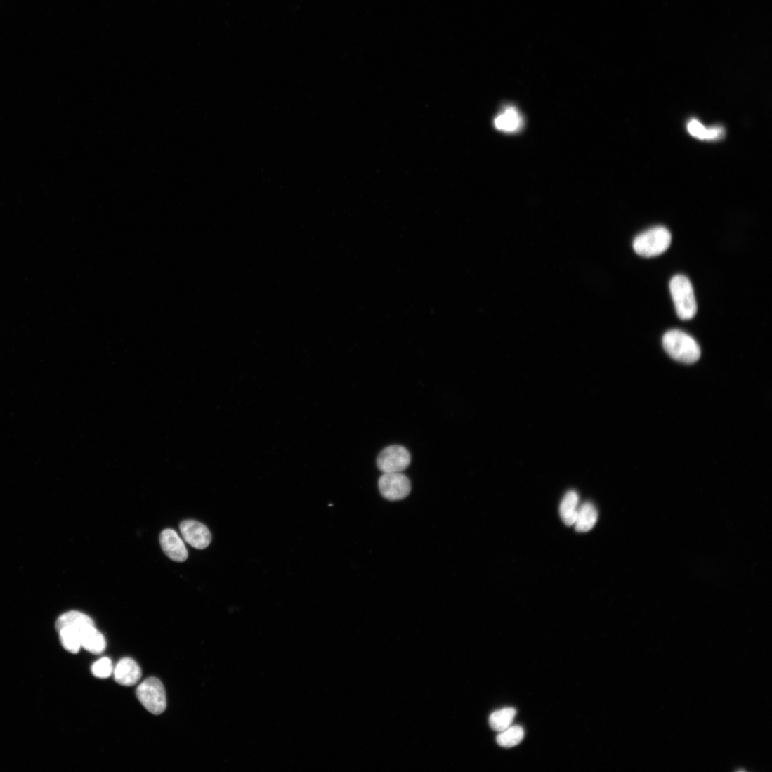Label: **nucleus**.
<instances>
[{"mask_svg":"<svg viewBox=\"0 0 772 772\" xmlns=\"http://www.w3.org/2000/svg\"><path fill=\"white\" fill-rule=\"evenodd\" d=\"M662 342L666 352L681 362L693 364L701 356V349L698 342L681 331L672 330L667 332Z\"/></svg>","mask_w":772,"mask_h":772,"instance_id":"nucleus-1","label":"nucleus"},{"mask_svg":"<svg viewBox=\"0 0 772 772\" xmlns=\"http://www.w3.org/2000/svg\"><path fill=\"white\" fill-rule=\"evenodd\" d=\"M672 242V235L665 227L651 228L634 240L633 248L640 256L653 258L660 256L668 250Z\"/></svg>","mask_w":772,"mask_h":772,"instance_id":"nucleus-2","label":"nucleus"},{"mask_svg":"<svg viewBox=\"0 0 772 772\" xmlns=\"http://www.w3.org/2000/svg\"><path fill=\"white\" fill-rule=\"evenodd\" d=\"M670 291L678 317L683 320L693 318L698 312L694 289L684 275H677L670 282Z\"/></svg>","mask_w":772,"mask_h":772,"instance_id":"nucleus-3","label":"nucleus"},{"mask_svg":"<svg viewBox=\"0 0 772 772\" xmlns=\"http://www.w3.org/2000/svg\"><path fill=\"white\" fill-rule=\"evenodd\" d=\"M136 695L142 705L155 715L161 714L166 709L164 686L155 677H150L140 683L137 688Z\"/></svg>","mask_w":772,"mask_h":772,"instance_id":"nucleus-4","label":"nucleus"},{"mask_svg":"<svg viewBox=\"0 0 772 772\" xmlns=\"http://www.w3.org/2000/svg\"><path fill=\"white\" fill-rule=\"evenodd\" d=\"M379 489L386 499L400 501L410 495L412 484L409 478L401 473H384L379 480Z\"/></svg>","mask_w":772,"mask_h":772,"instance_id":"nucleus-5","label":"nucleus"},{"mask_svg":"<svg viewBox=\"0 0 772 772\" xmlns=\"http://www.w3.org/2000/svg\"><path fill=\"white\" fill-rule=\"evenodd\" d=\"M412 462L411 454L401 445H391L384 449L377 458V466L384 473H401Z\"/></svg>","mask_w":772,"mask_h":772,"instance_id":"nucleus-6","label":"nucleus"},{"mask_svg":"<svg viewBox=\"0 0 772 772\" xmlns=\"http://www.w3.org/2000/svg\"><path fill=\"white\" fill-rule=\"evenodd\" d=\"M180 530L185 541L197 549H204L211 542L212 536L208 527L197 521H182Z\"/></svg>","mask_w":772,"mask_h":772,"instance_id":"nucleus-7","label":"nucleus"},{"mask_svg":"<svg viewBox=\"0 0 772 772\" xmlns=\"http://www.w3.org/2000/svg\"><path fill=\"white\" fill-rule=\"evenodd\" d=\"M159 543L162 551L171 560L183 562L188 558L186 547L174 530L169 529L162 532L159 536Z\"/></svg>","mask_w":772,"mask_h":772,"instance_id":"nucleus-8","label":"nucleus"},{"mask_svg":"<svg viewBox=\"0 0 772 772\" xmlns=\"http://www.w3.org/2000/svg\"><path fill=\"white\" fill-rule=\"evenodd\" d=\"M117 683L122 686L136 685L141 679L142 671L138 663L131 658H124L118 662L113 671Z\"/></svg>","mask_w":772,"mask_h":772,"instance_id":"nucleus-9","label":"nucleus"},{"mask_svg":"<svg viewBox=\"0 0 772 772\" xmlns=\"http://www.w3.org/2000/svg\"><path fill=\"white\" fill-rule=\"evenodd\" d=\"M523 124V119L514 107H507L495 119V126L500 131L512 133L518 132Z\"/></svg>","mask_w":772,"mask_h":772,"instance_id":"nucleus-10","label":"nucleus"},{"mask_svg":"<svg viewBox=\"0 0 772 772\" xmlns=\"http://www.w3.org/2000/svg\"><path fill=\"white\" fill-rule=\"evenodd\" d=\"M688 133L700 140L717 141L724 137L725 130L722 126L705 127L700 120L693 118L687 123Z\"/></svg>","mask_w":772,"mask_h":772,"instance_id":"nucleus-11","label":"nucleus"},{"mask_svg":"<svg viewBox=\"0 0 772 772\" xmlns=\"http://www.w3.org/2000/svg\"><path fill=\"white\" fill-rule=\"evenodd\" d=\"M579 496L575 491L565 494L560 505V515L567 525H575L578 516Z\"/></svg>","mask_w":772,"mask_h":772,"instance_id":"nucleus-12","label":"nucleus"},{"mask_svg":"<svg viewBox=\"0 0 772 772\" xmlns=\"http://www.w3.org/2000/svg\"><path fill=\"white\" fill-rule=\"evenodd\" d=\"M598 513L595 506L589 502L584 503L579 508L578 516L575 523L578 532L591 531L596 523Z\"/></svg>","mask_w":772,"mask_h":772,"instance_id":"nucleus-13","label":"nucleus"},{"mask_svg":"<svg viewBox=\"0 0 772 772\" xmlns=\"http://www.w3.org/2000/svg\"><path fill=\"white\" fill-rule=\"evenodd\" d=\"M63 646L67 652L77 654L81 647L80 636L78 631L73 627H63L57 629Z\"/></svg>","mask_w":772,"mask_h":772,"instance_id":"nucleus-14","label":"nucleus"},{"mask_svg":"<svg viewBox=\"0 0 772 772\" xmlns=\"http://www.w3.org/2000/svg\"><path fill=\"white\" fill-rule=\"evenodd\" d=\"M524 738V730L521 726H511L499 733L497 738L498 745L504 748L518 745Z\"/></svg>","mask_w":772,"mask_h":772,"instance_id":"nucleus-15","label":"nucleus"},{"mask_svg":"<svg viewBox=\"0 0 772 772\" xmlns=\"http://www.w3.org/2000/svg\"><path fill=\"white\" fill-rule=\"evenodd\" d=\"M516 714V710L513 708H504L492 713L490 717L491 728L502 733L511 726Z\"/></svg>","mask_w":772,"mask_h":772,"instance_id":"nucleus-16","label":"nucleus"},{"mask_svg":"<svg viewBox=\"0 0 772 772\" xmlns=\"http://www.w3.org/2000/svg\"><path fill=\"white\" fill-rule=\"evenodd\" d=\"M93 674L99 679H107L113 673L114 669L112 661L107 657L102 658L92 666Z\"/></svg>","mask_w":772,"mask_h":772,"instance_id":"nucleus-17","label":"nucleus"}]
</instances>
